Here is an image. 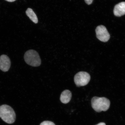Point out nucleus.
Here are the masks:
<instances>
[{"label":"nucleus","mask_w":125,"mask_h":125,"mask_svg":"<svg viewBox=\"0 0 125 125\" xmlns=\"http://www.w3.org/2000/svg\"><path fill=\"white\" fill-rule=\"evenodd\" d=\"M91 104L95 111L100 112L107 111L110 107V102L109 99L105 97L95 96L92 98Z\"/></svg>","instance_id":"1"},{"label":"nucleus","mask_w":125,"mask_h":125,"mask_svg":"<svg viewBox=\"0 0 125 125\" xmlns=\"http://www.w3.org/2000/svg\"><path fill=\"white\" fill-rule=\"evenodd\" d=\"M0 117L6 123L12 124L15 121V113L10 106L3 104L0 106Z\"/></svg>","instance_id":"2"},{"label":"nucleus","mask_w":125,"mask_h":125,"mask_svg":"<svg viewBox=\"0 0 125 125\" xmlns=\"http://www.w3.org/2000/svg\"><path fill=\"white\" fill-rule=\"evenodd\" d=\"M25 62L28 64L33 67H38L41 64V61L38 53L34 50L26 51L24 55Z\"/></svg>","instance_id":"3"},{"label":"nucleus","mask_w":125,"mask_h":125,"mask_svg":"<svg viewBox=\"0 0 125 125\" xmlns=\"http://www.w3.org/2000/svg\"><path fill=\"white\" fill-rule=\"evenodd\" d=\"M90 79V76L89 73L85 72H80L75 75L74 80L76 85L79 87L87 85Z\"/></svg>","instance_id":"4"},{"label":"nucleus","mask_w":125,"mask_h":125,"mask_svg":"<svg viewBox=\"0 0 125 125\" xmlns=\"http://www.w3.org/2000/svg\"><path fill=\"white\" fill-rule=\"evenodd\" d=\"M96 37L101 41L106 42L109 40L110 35L107 29L103 25L97 26L96 29Z\"/></svg>","instance_id":"5"},{"label":"nucleus","mask_w":125,"mask_h":125,"mask_svg":"<svg viewBox=\"0 0 125 125\" xmlns=\"http://www.w3.org/2000/svg\"><path fill=\"white\" fill-rule=\"evenodd\" d=\"M11 62L9 57L6 55L0 57V69L3 72H7L10 68Z\"/></svg>","instance_id":"6"},{"label":"nucleus","mask_w":125,"mask_h":125,"mask_svg":"<svg viewBox=\"0 0 125 125\" xmlns=\"http://www.w3.org/2000/svg\"><path fill=\"white\" fill-rule=\"evenodd\" d=\"M114 13L115 16L118 17L125 15V2H122L115 5Z\"/></svg>","instance_id":"7"},{"label":"nucleus","mask_w":125,"mask_h":125,"mask_svg":"<svg viewBox=\"0 0 125 125\" xmlns=\"http://www.w3.org/2000/svg\"><path fill=\"white\" fill-rule=\"evenodd\" d=\"M72 94L68 90H65L62 92L61 94L60 100L61 102L64 104H68L71 99Z\"/></svg>","instance_id":"8"},{"label":"nucleus","mask_w":125,"mask_h":125,"mask_svg":"<svg viewBox=\"0 0 125 125\" xmlns=\"http://www.w3.org/2000/svg\"><path fill=\"white\" fill-rule=\"evenodd\" d=\"M26 13L27 16L33 22L35 23H38V20L37 15L32 9L30 8L26 10Z\"/></svg>","instance_id":"9"},{"label":"nucleus","mask_w":125,"mask_h":125,"mask_svg":"<svg viewBox=\"0 0 125 125\" xmlns=\"http://www.w3.org/2000/svg\"><path fill=\"white\" fill-rule=\"evenodd\" d=\"M40 125H55L52 122L48 121H45L41 123Z\"/></svg>","instance_id":"10"},{"label":"nucleus","mask_w":125,"mask_h":125,"mask_svg":"<svg viewBox=\"0 0 125 125\" xmlns=\"http://www.w3.org/2000/svg\"><path fill=\"white\" fill-rule=\"evenodd\" d=\"M93 0H85L86 4L88 5L91 4L93 2Z\"/></svg>","instance_id":"11"},{"label":"nucleus","mask_w":125,"mask_h":125,"mask_svg":"<svg viewBox=\"0 0 125 125\" xmlns=\"http://www.w3.org/2000/svg\"><path fill=\"white\" fill-rule=\"evenodd\" d=\"M96 125H106L105 123H101Z\"/></svg>","instance_id":"12"},{"label":"nucleus","mask_w":125,"mask_h":125,"mask_svg":"<svg viewBox=\"0 0 125 125\" xmlns=\"http://www.w3.org/2000/svg\"><path fill=\"white\" fill-rule=\"evenodd\" d=\"M5 0L8 1V2H12L16 0Z\"/></svg>","instance_id":"13"}]
</instances>
